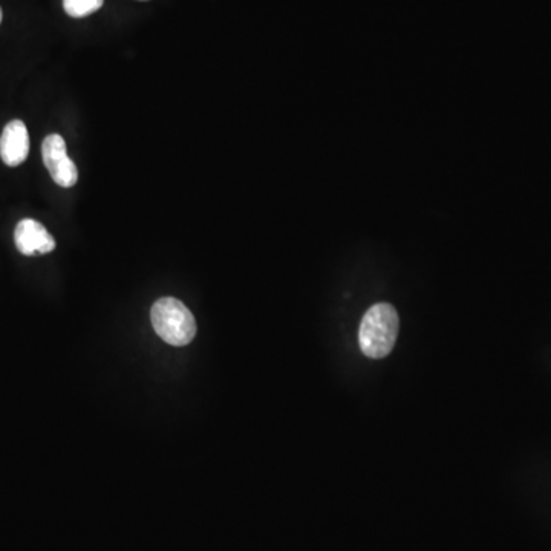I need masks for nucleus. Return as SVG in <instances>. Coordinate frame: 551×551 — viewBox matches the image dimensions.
<instances>
[{
	"label": "nucleus",
	"mask_w": 551,
	"mask_h": 551,
	"mask_svg": "<svg viewBox=\"0 0 551 551\" xmlns=\"http://www.w3.org/2000/svg\"><path fill=\"white\" fill-rule=\"evenodd\" d=\"M400 320L392 305L377 304L369 308L360 323L359 343L363 354L371 359L389 356L398 336Z\"/></svg>",
	"instance_id": "obj_1"
},
{
	"label": "nucleus",
	"mask_w": 551,
	"mask_h": 551,
	"mask_svg": "<svg viewBox=\"0 0 551 551\" xmlns=\"http://www.w3.org/2000/svg\"><path fill=\"white\" fill-rule=\"evenodd\" d=\"M150 319L155 333L172 346H186L195 339L196 322L192 311L173 297L157 300Z\"/></svg>",
	"instance_id": "obj_2"
},
{
	"label": "nucleus",
	"mask_w": 551,
	"mask_h": 551,
	"mask_svg": "<svg viewBox=\"0 0 551 551\" xmlns=\"http://www.w3.org/2000/svg\"><path fill=\"white\" fill-rule=\"evenodd\" d=\"M42 157L54 183L66 189L75 186L79 180V170L69 158L63 137L59 134L48 135L42 144Z\"/></svg>",
	"instance_id": "obj_3"
},
{
	"label": "nucleus",
	"mask_w": 551,
	"mask_h": 551,
	"mask_svg": "<svg viewBox=\"0 0 551 551\" xmlns=\"http://www.w3.org/2000/svg\"><path fill=\"white\" fill-rule=\"evenodd\" d=\"M14 242L17 250L25 256H33L36 253L46 255L56 248L53 236L49 235L48 230L36 219H22L17 224Z\"/></svg>",
	"instance_id": "obj_4"
},
{
	"label": "nucleus",
	"mask_w": 551,
	"mask_h": 551,
	"mask_svg": "<svg viewBox=\"0 0 551 551\" xmlns=\"http://www.w3.org/2000/svg\"><path fill=\"white\" fill-rule=\"evenodd\" d=\"M30 154V135L27 126L20 120H13L5 126L0 137V158L7 166L17 167L25 163Z\"/></svg>",
	"instance_id": "obj_5"
},
{
	"label": "nucleus",
	"mask_w": 551,
	"mask_h": 551,
	"mask_svg": "<svg viewBox=\"0 0 551 551\" xmlns=\"http://www.w3.org/2000/svg\"><path fill=\"white\" fill-rule=\"evenodd\" d=\"M105 0H63V8L66 14L75 19L91 16L95 11L103 7Z\"/></svg>",
	"instance_id": "obj_6"
},
{
	"label": "nucleus",
	"mask_w": 551,
	"mask_h": 551,
	"mask_svg": "<svg viewBox=\"0 0 551 551\" xmlns=\"http://www.w3.org/2000/svg\"><path fill=\"white\" fill-rule=\"evenodd\" d=\"M0 22H2V8H0Z\"/></svg>",
	"instance_id": "obj_7"
}]
</instances>
